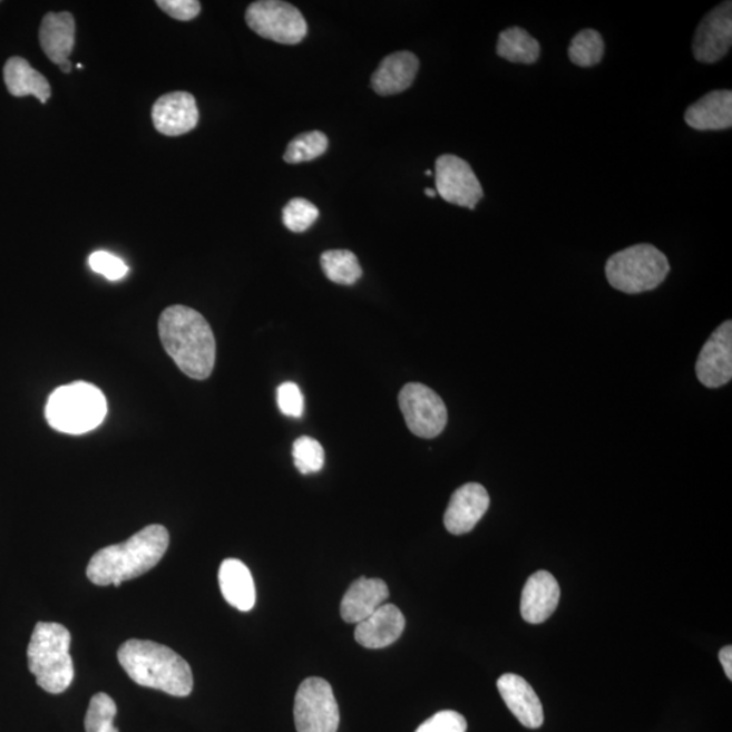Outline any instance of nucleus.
<instances>
[{"label": "nucleus", "mask_w": 732, "mask_h": 732, "mask_svg": "<svg viewBox=\"0 0 732 732\" xmlns=\"http://www.w3.org/2000/svg\"><path fill=\"white\" fill-rule=\"evenodd\" d=\"M390 597L383 579L361 577L350 585L342 598L341 617L349 624H359L373 615Z\"/></svg>", "instance_id": "18"}, {"label": "nucleus", "mask_w": 732, "mask_h": 732, "mask_svg": "<svg viewBox=\"0 0 732 732\" xmlns=\"http://www.w3.org/2000/svg\"><path fill=\"white\" fill-rule=\"evenodd\" d=\"M71 634L58 623H37L28 647V665L41 690L59 694L74 681Z\"/></svg>", "instance_id": "4"}, {"label": "nucleus", "mask_w": 732, "mask_h": 732, "mask_svg": "<svg viewBox=\"0 0 732 732\" xmlns=\"http://www.w3.org/2000/svg\"><path fill=\"white\" fill-rule=\"evenodd\" d=\"M399 406L407 428L417 437L436 438L448 423V410L443 400L431 388L409 383L399 393Z\"/></svg>", "instance_id": "9"}, {"label": "nucleus", "mask_w": 732, "mask_h": 732, "mask_svg": "<svg viewBox=\"0 0 732 732\" xmlns=\"http://www.w3.org/2000/svg\"><path fill=\"white\" fill-rule=\"evenodd\" d=\"M108 412V403L99 388L86 381L59 387L49 397L46 418L55 430L84 435L97 429Z\"/></svg>", "instance_id": "5"}, {"label": "nucleus", "mask_w": 732, "mask_h": 732, "mask_svg": "<svg viewBox=\"0 0 732 732\" xmlns=\"http://www.w3.org/2000/svg\"><path fill=\"white\" fill-rule=\"evenodd\" d=\"M560 586L553 574L537 572L531 574L524 586L521 615L530 624L547 622L558 608Z\"/></svg>", "instance_id": "16"}, {"label": "nucleus", "mask_w": 732, "mask_h": 732, "mask_svg": "<svg viewBox=\"0 0 732 732\" xmlns=\"http://www.w3.org/2000/svg\"><path fill=\"white\" fill-rule=\"evenodd\" d=\"M424 174H427V175H433V172L428 170V172L424 173Z\"/></svg>", "instance_id": "38"}, {"label": "nucleus", "mask_w": 732, "mask_h": 732, "mask_svg": "<svg viewBox=\"0 0 732 732\" xmlns=\"http://www.w3.org/2000/svg\"><path fill=\"white\" fill-rule=\"evenodd\" d=\"M293 713L297 732H336L340 728V706L333 687L323 679L310 677L300 684Z\"/></svg>", "instance_id": "7"}, {"label": "nucleus", "mask_w": 732, "mask_h": 732, "mask_svg": "<svg viewBox=\"0 0 732 732\" xmlns=\"http://www.w3.org/2000/svg\"><path fill=\"white\" fill-rule=\"evenodd\" d=\"M159 335L166 353L186 377L205 380L216 362L214 331L198 311L185 305L168 306L159 318Z\"/></svg>", "instance_id": "1"}, {"label": "nucleus", "mask_w": 732, "mask_h": 732, "mask_svg": "<svg viewBox=\"0 0 732 732\" xmlns=\"http://www.w3.org/2000/svg\"><path fill=\"white\" fill-rule=\"evenodd\" d=\"M277 403L280 411L286 417L302 418L304 414L303 392L292 381H286L277 388Z\"/></svg>", "instance_id": "32"}, {"label": "nucleus", "mask_w": 732, "mask_h": 732, "mask_svg": "<svg viewBox=\"0 0 732 732\" xmlns=\"http://www.w3.org/2000/svg\"><path fill=\"white\" fill-rule=\"evenodd\" d=\"M156 4L174 20L184 22L194 20L202 11V3L197 0H158Z\"/></svg>", "instance_id": "34"}, {"label": "nucleus", "mask_w": 732, "mask_h": 732, "mask_svg": "<svg viewBox=\"0 0 732 732\" xmlns=\"http://www.w3.org/2000/svg\"><path fill=\"white\" fill-rule=\"evenodd\" d=\"M685 123L696 130H724L732 125V92L715 90L706 94L685 111Z\"/></svg>", "instance_id": "20"}, {"label": "nucleus", "mask_w": 732, "mask_h": 732, "mask_svg": "<svg viewBox=\"0 0 732 732\" xmlns=\"http://www.w3.org/2000/svg\"><path fill=\"white\" fill-rule=\"evenodd\" d=\"M732 43V3L723 2L699 25L693 40V55L700 62L712 65L729 53Z\"/></svg>", "instance_id": "11"}, {"label": "nucleus", "mask_w": 732, "mask_h": 732, "mask_svg": "<svg viewBox=\"0 0 732 732\" xmlns=\"http://www.w3.org/2000/svg\"><path fill=\"white\" fill-rule=\"evenodd\" d=\"M292 456L300 474H316L324 467V449L315 438L309 436L297 438L293 443Z\"/></svg>", "instance_id": "29"}, {"label": "nucleus", "mask_w": 732, "mask_h": 732, "mask_svg": "<svg viewBox=\"0 0 732 732\" xmlns=\"http://www.w3.org/2000/svg\"><path fill=\"white\" fill-rule=\"evenodd\" d=\"M325 277L340 285H353L361 279L362 269L355 254L349 250H329L321 256Z\"/></svg>", "instance_id": "25"}, {"label": "nucleus", "mask_w": 732, "mask_h": 732, "mask_svg": "<svg viewBox=\"0 0 732 732\" xmlns=\"http://www.w3.org/2000/svg\"><path fill=\"white\" fill-rule=\"evenodd\" d=\"M328 136L319 133V130H312V133L296 136L287 144L284 160L291 163V165L314 160L328 152Z\"/></svg>", "instance_id": "27"}, {"label": "nucleus", "mask_w": 732, "mask_h": 732, "mask_svg": "<svg viewBox=\"0 0 732 732\" xmlns=\"http://www.w3.org/2000/svg\"><path fill=\"white\" fill-rule=\"evenodd\" d=\"M319 209L305 198H293L283 211V223L292 233L302 234L318 221Z\"/></svg>", "instance_id": "30"}, {"label": "nucleus", "mask_w": 732, "mask_h": 732, "mask_svg": "<svg viewBox=\"0 0 732 732\" xmlns=\"http://www.w3.org/2000/svg\"><path fill=\"white\" fill-rule=\"evenodd\" d=\"M168 544V530L162 525H149L127 541L99 549L87 566V578L97 586L118 587L158 566Z\"/></svg>", "instance_id": "2"}, {"label": "nucleus", "mask_w": 732, "mask_h": 732, "mask_svg": "<svg viewBox=\"0 0 732 732\" xmlns=\"http://www.w3.org/2000/svg\"><path fill=\"white\" fill-rule=\"evenodd\" d=\"M540 43L523 28H509L498 37L499 58L521 65H534L540 58Z\"/></svg>", "instance_id": "24"}, {"label": "nucleus", "mask_w": 732, "mask_h": 732, "mask_svg": "<svg viewBox=\"0 0 732 732\" xmlns=\"http://www.w3.org/2000/svg\"><path fill=\"white\" fill-rule=\"evenodd\" d=\"M246 22L256 35L285 46L302 42L309 30L302 12L280 0H261L250 4Z\"/></svg>", "instance_id": "8"}, {"label": "nucleus", "mask_w": 732, "mask_h": 732, "mask_svg": "<svg viewBox=\"0 0 732 732\" xmlns=\"http://www.w3.org/2000/svg\"><path fill=\"white\" fill-rule=\"evenodd\" d=\"M60 70L65 74H70L72 71V65L71 60H68L66 62H62L61 66H59Z\"/></svg>", "instance_id": "36"}, {"label": "nucleus", "mask_w": 732, "mask_h": 732, "mask_svg": "<svg viewBox=\"0 0 732 732\" xmlns=\"http://www.w3.org/2000/svg\"><path fill=\"white\" fill-rule=\"evenodd\" d=\"M605 43L597 30L585 29L574 37L568 48V58L575 66L589 68L603 60Z\"/></svg>", "instance_id": "26"}, {"label": "nucleus", "mask_w": 732, "mask_h": 732, "mask_svg": "<svg viewBox=\"0 0 732 732\" xmlns=\"http://www.w3.org/2000/svg\"><path fill=\"white\" fill-rule=\"evenodd\" d=\"M3 77L11 96H33L41 104H47L52 96L51 85H49L48 79L35 70L28 60L17 58V56L6 62Z\"/></svg>", "instance_id": "23"}, {"label": "nucleus", "mask_w": 732, "mask_h": 732, "mask_svg": "<svg viewBox=\"0 0 732 732\" xmlns=\"http://www.w3.org/2000/svg\"><path fill=\"white\" fill-rule=\"evenodd\" d=\"M418 70L419 60L414 53L402 51L387 56L373 74V90L379 96L403 92L414 84Z\"/></svg>", "instance_id": "19"}, {"label": "nucleus", "mask_w": 732, "mask_h": 732, "mask_svg": "<svg viewBox=\"0 0 732 732\" xmlns=\"http://www.w3.org/2000/svg\"><path fill=\"white\" fill-rule=\"evenodd\" d=\"M89 262L94 272L105 275L110 281L120 280L128 273V266L123 260L106 252L91 254Z\"/></svg>", "instance_id": "33"}, {"label": "nucleus", "mask_w": 732, "mask_h": 732, "mask_svg": "<svg viewBox=\"0 0 732 732\" xmlns=\"http://www.w3.org/2000/svg\"><path fill=\"white\" fill-rule=\"evenodd\" d=\"M466 718L456 711H441L423 722L416 732H467Z\"/></svg>", "instance_id": "31"}, {"label": "nucleus", "mask_w": 732, "mask_h": 732, "mask_svg": "<svg viewBox=\"0 0 732 732\" xmlns=\"http://www.w3.org/2000/svg\"><path fill=\"white\" fill-rule=\"evenodd\" d=\"M719 660H721L725 675H728L729 680H732V647H723L721 653H719Z\"/></svg>", "instance_id": "35"}, {"label": "nucleus", "mask_w": 732, "mask_h": 732, "mask_svg": "<svg viewBox=\"0 0 732 732\" xmlns=\"http://www.w3.org/2000/svg\"><path fill=\"white\" fill-rule=\"evenodd\" d=\"M218 584L223 597L237 611L248 612L254 608L256 593L252 573L243 562L225 559L218 569Z\"/></svg>", "instance_id": "22"}, {"label": "nucleus", "mask_w": 732, "mask_h": 732, "mask_svg": "<svg viewBox=\"0 0 732 732\" xmlns=\"http://www.w3.org/2000/svg\"><path fill=\"white\" fill-rule=\"evenodd\" d=\"M198 108L191 92L165 94L153 106V123L156 130L165 136L189 134L197 127Z\"/></svg>", "instance_id": "13"}, {"label": "nucleus", "mask_w": 732, "mask_h": 732, "mask_svg": "<svg viewBox=\"0 0 732 732\" xmlns=\"http://www.w3.org/2000/svg\"><path fill=\"white\" fill-rule=\"evenodd\" d=\"M435 175L436 192L449 204L475 209L480 199L484 198V187H481L472 167L459 156H440L436 162Z\"/></svg>", "instance_id": "10"}, {"label": "nucleus", "mask_w": 732, "mask_h": 732, "mask_svg": "<svg viewBox=\"0 0 732 732\" xmlns=\"http://www.w3.org/2000/svg\"><path fill=\"white\" fill-rule=\"evenodd\" d=\"M671 272L666 255L651 244H636L613 254L605 273L615 290L637 295L658 287Z\"/></svg>", "instance_id": "6"}, {"label": "nucleus", "mask_w": 732, "mask_h": 732, "mask_svg": "<svg viewBox=\"0 0 732 732\" xmlns=\"http://www.w3.org/2000/svg\"><path fill=\"white\" fill-rule=\"evenodd\" d=\"M498 691L517 721L527 729H539L544 723L543 704L534 687L517 674H504L497 681Z\"/></svg>", "instance_id": "15"}, {"label": "nucleus", "mask_w": 732, "mask_h": 732, "mask_svg": "<svg viewBox=\"0 0 732 732\" xmlns=\"http://www.w3.org/2000/svg\"><path fill=\"white\" fill-rule=\"evenodd\" d=\"M117 705L109 694L97 693L90 700L85 718L86 732H118L115 728Z\"/></svg>", "instance_id": "28"}, {"label": "nucleus", "mask_w": 732, "mask_h": 732, "mask_svg": "<svg viewBox=\"0 0 732 732\" xmlns=\"http://www.w3.org/2000/svg\"><path fill=\"white\" fill-rule=\"evenodd\" d=\"M696 374L706 388L729 384L732 379V323L724 322L713 331L700 352Z\"/></svg>", "instance_id": "12"}, {"label": "nucleus", "mask_w": 732, "mask_h": 732, "mask_svg": "<svg viewBox=\"0 0 732 732\" xmlns=\"http://www.w3.org/2000/svg\"><path fill=\"white\" fill-rule=\"evenodd\" d=\"M40 43L47 58L61 66L70 60L75 46V20L71 12H48L41 22Z\"/></svg>", "instance_id": "21"}, {"label": "nucleus", "mask_w": 732, "mask_h": 732, "mask_svg": "<svg viewBox=\"0 0 732 732\" xmlns=\"http://www.w3.org/2000/svg\"><path fill=\"white\" fill-rule=\"evenodd\" d=\"M118 662L137 685L153 687L175 697L193 691V673L183 656L152 641L130 640L118 648Z\"/></svg>", "instance_id": "3"}, {"label": "nucleus", "mask_w": 732, "mask_h": 732, "mask_svg": "<svg viewBox=\"0 0 732 732\" xmlns=\"http://www.w3.org/2000/svg\"><path fill=\"white\" fill-rule=\"evenodd\" d=\"M424 194H427L428 197L435 198L437 196V192L433 189H424Z\"/></svg>", "instance_id": "37"}, {"label": "nucleus", "mask_w": 732, "mask_h": 732, "mask_svg": "<svg viewBox=\"0 0 732 732\" xmlns=\"http://www.w3.org/2000/svg\"><path fill=\"white\" fill-rule=\"evenodd\" d=\"M490 506L486 488L479 484H467L452 494L443 524L449 534L466 535L477 527Z\"/></svg>", "instance_id": "14"}, {"label": "nucleus", "mask_w": 732, "mask_h": 732, "mask_svg": "<svg viewBox=\"0 0 732 732\" xmlns=\"http://www.w3.org/2000/svg\"><path fill=\"white\" fill-rule=\"evenodd\" d=\"M404 627L402 611L396 605L384 604L364 622L357 624L354 637L362 647L379 650L396 643Z\"/></svg>", "instance_id": "17"}]
</instances>
